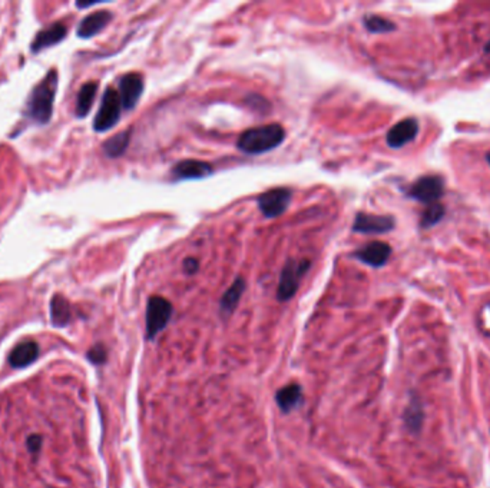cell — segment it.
<instances>
[{
  "label": "cell",
  "mask_w": 490,
  "mask_h": 488,
  "mask_svg": "<svg viewBox=\"0 0 490 488\" xmlns=\"http://www.w3.org/2000/svg\"><path fill=\"white\" fill-rule=\"evenodd\" d=\"M107 358H108V353H107V348L102 344H96L88 353V360L92 364H96V365L104 364L107 361Z\"/></svg>",
  "instance_id": "24"
},
{
  "label": "cell",
  "mask_w": 490,
  "mask_h": 488,
  "mask_svg": "<svg viewBox=\"0 0 490 488\" xmlns=\"http://www.w3.org/2000/svg\"><path fill=\"white\" fill-rule=\"evenodd\" d=\"M403 418H405V424L410 432H413V434L420 432V429L423 427V421H424V411H423V404H422L419 397L413 396L410 398V403L405 411Z\"/></svg>",
  "instance_id": "18"
},
{
  "label": "cell",
  "mask_w": 490,
  "mask_h": 488,
  "mask_svg": "<svg viewBox=\"0 0 490 488\" xmlns=\"http://www.w3.org/2000/svg\"><path fill=\"white\" fill-rule=\"evenodd\" d=\"M213 166L208 162L195 161V159H186L177 164L171 173L174 179L177 181H185V179H204L210 175H213Z\"/></svg>",
  "instance_id": "12"
},
{
  "label": "cell",
  "mask_w": 490,
  "mask_h": 488,
  "mask_svg": "<svg viewBox=\"0 0 490 488\" xmlns=\"http://www.w3.org/2000/svg\"><path fill=\"white\" fill-rule=\"evenodd\" d=\"M42 447V437L40 435H30L28 438V449L32 454H37Z\"/></svg>",
  "instance_id": "26"
},
{
  "label": "cell",
  "mask_w": 490,
  "mask_h": 488,
  "mask_svg": "<svg viewBox=\"0 0 490 488\" xmlns=\"http://www.w3.org/2000/svg\"><path fill=\"white\" fill-rule=\"evenodd\" d=\"M39 355V347L33 341H26V343L19 344L11 354L9 362L13 368H23L32 364Z\"/></svg>",
  "instance_id": "17"
},
{
  "label": "cell",
  "mask_w": 490,
  "mask_h": 488,
  "mask_svg": "<svg viewBox=\"0 0 490 488\" xmlns=\"http://www.w3.org/2000/svg\"><path fill=\"white\" fill-rule=\"evenodd\" d=\"M396 226V221L393 216H384V215H373L360 212L356 215L353 231L359 233H387Z\"/></svg>",
  "instance_id": "8"
},
{
  "label": "cell",
  "mask_w": 490,
  "mask_h": 488,
  "mask_svg": "<svg viewBox=\"0 0 490 488\" xmlns=\"http://www.w3.org/2000/svg\"><path fill=\"white\" fill-rule=\"evenodd\" d=\"M112 13L109 11H97L89 16H86L80 23L76 30L78 36L82 39H89L102 32L108 23L112 20Z\"/></svg>",
  "instance_id": "13"
},
{
  "label": "cell",
  "mask_w": 490,
  "mask_h": 488,
  "mask_svg": "<svg viewBox=\"0 0 490 488\" xmlns=\"http://www.w3.org/2000/svg\"><path fill=\"white\" fill-rule=\"evenodd\" d=\"M354 257L369 267L380 268L386 265V262L391 257V247L386 242L374 240L367 243V245H364L359 251H356Z\"/></svg>",
  "instance_id": "11"
},
{
  "label": "cell",
  "mask_w": 490,
  "mask_h": 488,
  "mask_svg": "<svg viewBox=\"0 0 490 488\" xmlns=\"http://www.w3.org/2000/svg\"><path fill=\"white\" fill-rule=\"evenodd\" d=\"M174 308L172 304L160 295H154L148 300V305H146V338L150 341L155 339L160 332H162L168 322L171 321Z\"/></svg>",
  "instance_id": "4"
},
{
  "label": "cell",
  "mask_w": 490,
  "mask_h": 488,
  "mask_svg": "<svg viewBox=\"0 0 490 488\" xmlns=\"http://www.w3.org/2000/svg\"><path fill=\"white\" fill-rule=\"evenodd\" d=\"M284 139V128L280 123H270L244 130L237 140V148L244 154L260 155L275 150Z\"/></svg>",
  "instance_id": "2"
},
{
  "label": "cell",
  "mask_w": 490,
  "mask_h": 488,
  "mask_svg": "<svg viewBox=\"0 0 490 488\" xmlns=\"http://www.w3.org/2000/svg\"><path fill=\"white\" fill-rule=\"evenodd\" d=\"M363 23L366 29L371 33H388L396 29V25L393 22L377 15H367L363 19Z\"/></svg>",
  "instance_id": "22"
},
{
  "label": "cell",
  "mask_w": 490,
  "mask_h": 488,
  "mask_svg": "<svg viewBox=\"0 0 490 488\" xmlns=\"http://www.w3.org/2000/svg\"><path fill=\"white\" fill-rule=\"evenodd\" d=\"M303 400V388L299 384H288L278 389L275 394V403L278 408L284 413L288 414L292 410H296Z\"/></svg>",
  "instance_id": "15"
},
{
  "label": "cell",
  "mask_w": 490,
  "mask_h": 488,
  "mask_svg": "<svg viewBox=\"0 0 490 488\" xmlns=\"http://www.w3.org/2000/svg\"><path fill=\"white\" fill-rule=\"evenodd\" d=\"M244 291H245V281L241 276L237 278L232 282V285L225 291V294L221 297V301H220V314L224 318H228L237 310Z\"/></svg>",
  "instance_id": "16"
},
{
  "label": "cell",
  "mask_w": 490,
  "mask_h": 488,
  "mask_svg": "<svg viewBox=\"0 0 490 488\" xmlns=\"http://www.w3.org/2000/svg\"><path fill=\"white\" fill-rule=\"evenodd\" d=\"M445 193V181L437 175H427L419 178L407 190V195L424 205L437 204V201L443 197Z\"/></svg>",
  "instance_id": "6"
},
{
  "label": "cell",
  "mask_w": 490,
  "mask_h": 488,
  "mask_svg": "<svg viewBox=\"0 0 490 488\" xmlns=\"http://www.w3.org/2000/svg\"><path fill=\"white\" fill-rule=\"evenodd\" d=\"M182 269L185 274L193 275L200 269V262H198V260H195V258H186L182 264Z\"/></svg>",
  "instance_id": "25"
},
{
  "label": "cell",
  "mask_w": 490,
  "mask_h": 488,
  "mask_svg": "<svg viewBox=\"0 0 490 488\" xmlns=\"http://www.w3.org/2000/svg\"><path fill=\"white\" fill-rule=\"evenodd\" d=\"M445 208L440 204H433L429 205L426 208V211L422 214V219H420V228L423 229H429L434 225H437L440 221L443 219L445 216Z\"/></svg>",
  "instance_id": "23"
},
{
  "label": "cell",
  "mask_w": 490,
  "mask_h": 488,
  "mask_svg": "<svg viewBox=\"0 0 490 488\" xmlns=\"http://www.w3.org/2000/svg\"><path fill=\"white\" fill-rule=\"evenodd\" d=\"M484 51H486L487 54H490V40H489V42L484 44Z\"/></svg>",
  "instance_id": "27"
},
{
  "label": "cell",
  "mask_w": 490,
  "mask_h": 488,
  "mask_svg": "<svg viewBox=\"0 0 490 488\" xmlns=\"http://www.w3.org/2000/svg\"><path fill=\"white\" fill-rule=\"evenodd\" d=\"M121 109L122 102L119 92H116L114 87H108L104 93L101 106L93 119V129L96 132H107L112 129L121 119Z\"/></svg>",
  "instance_id": "5"
},
{
  "label": "cell",
  "mask_w": 490,
  "mask_h": 488,
  "mask_svg": "<svg viewBox=\"0 0 490 488\" xmlns=\"http://www.w3.org/2000/svg\"><path fill=\"white\" fill-rule=\"evenodd\" d=\"M143 90V79L139 73H126L119 79V97L122 108L131 111L136 106Z\"/></svg>",
  "instance_id": "10"
},
{
  "label": "cell",
  "mask_w": 490,
  "mask_h": 488,
  "mask_svg": "<svg viewBox=\"0 0 490 488\" xmlns=\"http://www.w3.org/2000/svg\"><path fill=\"white\" fill-rule=\"evenodd\" d=\"M58 87V72L55 69L49 73L33 87L28 105L26 115L39 125H44L52 118L54 101Z\"/></svg>",
  "instance_id": "1"
},
{
  "label": "cell",
  "mask_w": 490,
  "mask_h": 488,
  "mask_svg": "<svg viewBox=\"0 0 490 488\" xmlns=\"http://www.w3.org/2000/svg\"><path fill=\"white\" fill-rule=\"evenodd\" d=\"M311 264L309 260L296 261L288 260L280 274V282L277 288V300L280 303H287L297 294L300 288L301 278L310 269Z\"/></svg>",
  "instance_id": "3"
},
{
  "label": "cell",
  "mask_w": 490,
  "mask_h": 488,
  "mask_svg": "<svg viewBox=\"0 0 490 488\" xmlns=\"http://www.w3.org/2000/svg\"><path fill=\"white\" fill-rule=\"evenodd\" d=\"M97 92V83L96 82H88L85 83L79 93H78V99H76V116L78 118H85L95 101V96Z\"/></svg>",
  "instance_id": "21"
},
{
  "label": "cell",
  "mask_w": 490,
  "mask_h": 488,
  "mask_svg": "<svg viewBox=\"0 0 490 488\" xmlns=\"http://www.w3.org/2000/svg\"><path fill=\"white\" fill-rule=\"evenodd\" d=\"M131 132H132L131 129H126L124 132L116 133L111 139L105 140V143L102 145V150L108 158L114 159V158H119L121 155L125 154L128 145L131 142Z\"/></svg>",
  "instance_id": "20"
},
{
  "label": "cell",
  "mask_w": 490,
  "mask_h": 488,
  "mask_svg": "<svg viewBox=\"0 0 490 488\" xmlns=\"http://www.w3.org/2000/svg\"><path fill=\"white\" fill-rule=\"evenodd\" d=\"M291 202V190L288 188H274L261 193L257 204L265 218H277L282 215Z\"/></svg>",
  "instance_id": "7"
},
{
  "label": "cell",
  "mask_w": 490,
  "mask_h": 488,
  "mask_svg": "<svg viewBox=\"0 0 490 488\" xmlns=\"http://www.w3.org/2000/svg\"><path fill=\"white\" fill-rule=\"evenodd\" d=\"M51 318L55 327H65L71 322V318H72L71 305L68 300L61 294L54 295L51 301Z\"/></svg>",
  "instance_id": "19"
},
{
  "label": "cell",
  "mask_w": 490,
  "mask_h": 488,
  "mask_svg": "<svg viewBox=\"0 0 490 488\" xmlns=\"http://www.w3.org/2000/svg\"><path fill=\"white\" fill-rule=\"evenodd\" d=\"M419 133V122L414 118H406L398 122L393 128L387 132L386 140L391 150H400L412 140Z\"/></svg>",
  "instance_id": "9"
},
{
  "label": "cell",
  "mask_w": 490,
  "mask_h": 488,
  "mask_svg": "<svg viewBox=\"0 0 490 488\" xmlns=\"http://www.w3.org/2000/svg\"><path fill=\"white\" fill-rule=\"evenodd\" d=\"M486 161H487V164L490 165V152H487V155H486Z\"/></svg>",
  "instance_id": "28"
},
{
  "label": "cell",
  "mask_w": 490,
  "mask_h": 488,
  "mask_svg": "<svg viewBox=\"0 0 490 488\" xmlns=\"http://www.w3.org/2000/svg\"><path fill=\"white\" fill-rule=\"evenodd\" d=\"M65 37H66V26L62 23H54L36 35L35 40L32 42V52L37 54L43 51V49L58 44Z\"/></svg>",
  "instance_id": "14"
}]
</instances>
